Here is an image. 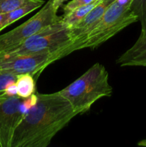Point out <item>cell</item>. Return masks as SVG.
I'll list each match as a JSON object with an SVG mask.
<instances>
[{"label": "cell", "instance_id": "cell-18", "mask_svg": "<svg viewBox=\"0 0 146 147\" xmlns=\"http://www.w3.org/2000/svg\"><path fill=\"white\" fill-rule=\"evenodd\" d=\"M65 1H67V0H54V4L57 9H59V7H60Z\"/></svg>", "mask_w": 146, "mask_h": 147}, {"label": "cell", "instance_id": "cell-3", "mask_svg": "<svg viewBox=\"0 0 146 147\" xmlns=\"http://www.w3.org/2000/svg\"><path fill=\"white\" fill-rule=\"evenodd\" d=\"M131 1L132 0L113 1L97 25L79 44L77 50L97 48L127 26L138 21L137 17L130 9Z\"/></svg>", "mask_w": 146, "mask_h": 147}, {"label": "cell", "instance_id": "cell-19", "mask_svg": "<svg viewBox=\"0 0 146 147\" xmlns=\"http://www.w3.org/2000/svg\"><path fill=\"white\" fill-rule=\"evenodd\" d=\"M137 145L140 146H145L146 147V139H144V140H141L137 143Z\"/></svg>", "mask_w": 146, "mask_h": 147}, {"label": "cell", "instance_id": "cell-11", "mask_svg": "<svg viewBox=\"0 0 146 147\" xmlns=\"http://www.w3.org/2000/svg\"><path fill=\"white\" fill-rule=\"evenodd\" d=\"M17 76L0 67V100L17 96L16 80Z\"/></svg>", "mask_w": 146, "mask_h": 147}, {"label": "cell", "instance_id": "cell-6", "mask_svg": "<svg viewBox=\"0 0 146 147\" xmlns=\"http://www.w3.org/2000/svg\"><path fill=\"white\" fill-rule=\"evenodd\" d=\"M35 99L34 94L28 98L14 96L0 100V146L11 147L16 129Z\"/></svg>", "mask_w": 146, "mask_h": 147}, {"label": "cell", "instance_id": "cell-7", "mask_svg": "<svg viewBox=\"0 0 146 147\" xmlns=\"http://www.w3.org/2000/svg\"><path fill=\"white\" fill-rule=\"evenodd\" d=\"M55 52L34 53V54H14L1 52L0 67L15 74L39 75L49 65L54 63Z\"/></svg>", "mask_w": 146, "mask_h": 147}, {"label": "cell", "instance_id": "cell-1", "mask_svg": "<svg viewBox=\"0 0 146 147\" xmlns=\"http://www.w3.org/2000/svg\"><path fill=\"white\" fill-rule=\"evenodd\" d=\"M77 116L68 100L60 92L36 94L14 131L11 147H47L57 133Z\"/></svg>", "mask_w": 146, "mask_h": 147}, {"label": "cell", "instance_id": "cell-14", "mask_svg": "<svg viewBox=\"0 0 146 147\" xmlns=\"http://www.w3.org/2000/svg\"><path fill=\"white\" fill-rule=\"evenodd\" d=\"M130 9L140 21L141 31L146 30V0H132Z\"/></svg>", "mask_w": 146, "mask_h": 147}, {"label": "cell", "instance_id": "cell-4", "mask_svg": "<svg viewBox=\"0 0 146 147\" xmlns=\"http://www.w3.org/2000/svg\"><path fill=\"white\" fill-rule=\"evenodd\" d=\"M58 9L54 0H49L33 17L11 31L0 35V53L9 50L44 28L62 20L57 16Z\"/></svg>", "mask_w": 146, "mask_h": 147}, {"label": "cell", "instance_id": "cell-13", "mask_svg": "<svg viewBox=\"0 0 146 147\" xmlns=\"http://www.w3.org/2000/svg\"><path fill=\"white\" fill-rule=\"evenodd\" d=\"M101 0L96 2L92 3L88 5L82 6V7H77L74 9L68 12L64 13V15L62 17V21L70 28L75 25L77 23H78L84 16L94 7L97 5Z\"/></svg>", "mask_w": 146, "mask_h": 147}, {"label": "cell", "instance_id": "cell-9", "mask_svg": "<svg viewBox=\"0 0 146 147\" xmlns=\"http://www.w3.org/2000/svg\"><path fill=\"white\" fill-rule=\"evenodd\" d=\"M120 66L146 67V30L141 31L134 45L117 60Z\"/></svg>", "mask_w": 146, "mask_h": 147}, {"label": "cell", "instance_id": "cell-15", "mask_svg": "<svg viewBox=\"0 0 146 147\" xmlns=\"http://www.w3.org/2000/svg\"><path fill=\"white\" fill-rule=\"evenodd\" d=\"M31 0H0V14H7Z\"/></svg>", "mask_w": 146, "mask_h": 147}, {"label": "cell", "instance_id": "cell-2", "mask_svg": "<svg viewBox=\"0 0 146 147\" xmlns=\"http://www.w3.org/2000/svg\"><path fill=\"white\" fill-rule=\"evenodd\" d=\"M60 94L70 101L76 114H84L104 97H110L113 88L109 74L103 65L95 63L84 74L61 90Z\"/></svg>", "mask_w": 146, "mask_h": 147}, {"label": "cell", "instance_id": "cell-16", "mask_svg": "<svg viewBox=\"0 0 146 147\" xmlns=\"http://www.w3.org/2000/svg\"><path fill=\"white\" fill-rule=\"evenodd\" d=\"M98 1H100V0H72L71 1L67 3V4H65L63 7L64 13L68 12V11H71V10L74 9L75 8H77V7L84 5H88V4Z\"/></svg>", "mask_w": 146, "mask_h": 147}, {"label": "cell", "instance_id": "cell-12", "mask_svg": "<svg viewBox=\"0 0 146 147\" xmlns=\"http://www.w3.org/2000/svg\"><path fill=\"white\" fill-rule=\"evenodd\" d=\"M17 96L22 98H28L34 94L36 90V80L30 74L17 76L16 80Z\"/></svg>", "mask_w": 146, "mask_h": 147}, {"label": "cell", "instance_id": "cell-10", "mask_svg": "<svg viewBox=\"0 0 146 147\" xmlns=\"http://www.w3.org/2000/svg\"><path fill=\"white\" fill-rule=\"evenodd\" d=\"M44 4V1L43 0H31L19 8L6 14V19L3 25V30L21 19V17L40 8Z\"/></svg>", "mask_w": 146, "mask_h": 147}, {"label": "cell", "instance_id": "cell-17", "mask_svg": "<svg viewBox=\"0 0 146 147\" xmlns=\"http://www.w3.org/2000/svg\"><path fill=\"white\" fill-rule=\"evenodd\" d=\"M6 19V14H0V32L3 30V25Z\"/></svg>", "mask_w": 146, "mask_h": 147}, {"label": "cell", "instance_id": "cell-5", "mask_svg": "<svg viewBox=\"0 0 146 147\" xmlns=\"http://www.w3.org/2000/svg\"><path fill=\"white\" fill-rule=\"evenodd\" d=\"M72 42L70 27L61 20L31 36L19 45L5 52L14 54L52 53L70 45Z\"/></svg>", "mask_w": 146, "mask_h": 147}, {"label": "cell", "instance_id": "cell-8", "mask_svg": "<svg viewBox=\"0 0 146 147\" xmlns=\"http://www.w3.org/2000/svg\"><path fill=\"white\" fill-rule=\"evenodd\" d=\"M115 1V0H101L78 23L70 27V33L72 42L70 45L60 49L59 51L60 59L77 50L79 44L97 25L109 6Z\"/></svg>", "mask_w": 146, "mask_h": 147}]
</instances>
